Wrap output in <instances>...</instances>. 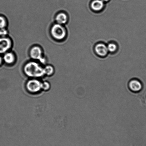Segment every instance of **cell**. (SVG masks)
I'll list each match as a JSON object with an SVG mask.
<instances>
[{
    "instance_id": "cell-1",
    "label": "cell",
    "mask_w": 146,
    "mask_h": 146,
    "mask_svg": "<svg viewBox=\"0 0 146 146\" xmlns=\"http://www.w3.org/2000/svg\"><path fill=\"white\" fill-rule=\"evenodd\" d=\"M24 72L29 77L39 78L45 74L44 68L35 62H28L24 68Z\"/></svg>"
},
{
    "instance_id": "cell-2",
    "label": "cell",
    "mask_w": 146,
    "mask_h": 146,
    "mask_svg": "<svg viewBox=\"0 0 146 146\" xmlns=\"http://www.w3.org/2000/svg\"><path fill=\"white\" fill-rule=\"evenodd\" d=\"M51 34L55 39L61 40L66 37V32L63 25L56 23L52 26L51 29Z\"/></svg>"
},
{
    "instance_id": "cell-3",
    "label": "cell",
    "mask_w": 146,
    "mask_h": 146,
    "mask_svg": "<svg viewBox=\"0 0 146 146\" xmlns=\"http://www.w3.org/2000/svg\"><path fill=\"white\" fill-rule=\"evenodd\" d=\"M26 87L29 92L32 93H37L41 89H43V83L36 79H32L27 82Z\"/></svg>"
},
{
    "instance_id": "cell-4",
    "label": "cell",
    "mask_w": 146,
    "mask_h": 146,
    "mask_svg": "<svg viewBox=\"0 0 146 146\" xmlns=\"http://www.w3.org/2000/svg\"><path fill=\"white\" fill-rule=\"evenodd\" d=\"M12 41L9 38L6 36L0 38V53H7L12 47Z\"/></svg>"
},
{
    "instance_id": "cell-5",
    "label": "cell",
    "mask_w": 146,
    "mask_h": 146,
    "mask_svg": "<svg viewBox=\"0 0 146 146\" xmlns=\"http://www.w3.org/2000/svg\"><path fill=\"white\" fill-rule=\"evenodd\" d=\"M30 55L32 59L40 60L44 57L42 49L39 46H35L31 48Z\"/></svg>"
},
{
    "instance_id": "cell-6",
    "label": "cell",
    "mask_w": 146,
    "mask_h": 146,
    "mask_svg": "<svg viewBox=\"0 0 146 146\" xmlns=\"http://www.w3.org/2000/svg\"><path fill=\"white\" fill-rule=\"evenodd\" d=\"M129 87L131 91L135 93H138L142 89L143 86L139 80L133 79L129 82Z\"/></svg>"
},
{
    "instance_id": "cell-7",
    "label": "cell",
    "mask_w": 146,
    "mask_h": 146,
    "mask_svg": "<svg viewBox=\"0 0 146 146\" xmlns=\"http://www.w3.org/2000/svg\"><path fill=\"white\" fill-rule=\"evenodd\" d=\"M95 49L96 53L100 56H105L108 53L107 47L102 43L98 44L96 45Z\"/></svg>"
},
{
    "instance_id": "cell-8",
    "label": "cell",
    "mask_w": 146,
    "mask_h": 146,
    "mask_svg": "<svg viewBox=\"0 0 146 146\" xmlns=\"http://www.w3.org/2000/svg\"><path fill=\"white\" fill-rule=\"evenodd\" d=\"M56 20L57 24L62 25H64L67 22V15L63 13L58 14L56 17Z\"/></svg>"
},
{
    "instance_id": "cell-9",
    "label": "cell",
    "mask_w": 146,
    "mask_h": 146,
    "mask_svg": "<svg viewBox=\"0 0 146 146\" xmlns=\"http://www.w3.org/2000/svg\"><path fill=\"white\" fill-rule=\"evenodd\" d=\"M104 7V3L102 0H95L92 3L91 7L94 11H101Z\"/></svg>"
},
{
    "instance_id": "cell-10",
    "label": "cell",
    "mask_w": 146,
    "mask_h": 146,
    "mask_svg": "<svg viewBox=\"0 0 146 146\" xmlns=\"http://www.w3.org/2000/svg\"><path fill=\"white\" fill-rule=\"evenodd\" d=\"M3 60L7 64H12L15 60V55L11 52H7L4 55Z\"/></svg>"
},
{
    "instance_id": "cell-11",
    "label": "cell",
    "mask_w": 146,
    "mask_h": 146,
    "mask_svg": "<svg viewBox=\"0 0 146 146\" xmlns=\"http://www.w3.org/2000/svg\"><path fill=\"white\" fill-rule=\"evenodd\" d=\"M44 68L45 74L46 75L50 76L53 74L54 72V69L53 66H47Z\"/></svg>"
},
{
    "instance_id": "cell-12",
    "label": "cell",
    "mask_w": 146,
    "mask_h": 146,
    "mask_svg": "<svg viewBox=\"0 0 146 146\" xmlns=\"http://www.w3.org/2000/svg\"><path fill=\"white\" fill-rule=\"evenodd\" d=\"M6 19L3 17H0V29L5 28L7 26Z\"/></svg>"
},
{
    "instance_id": "cell-13",
    "label": "cell",
    "mask_w": 146,
    "mask_h": 146,
    "mask_svg": "<svg viewBox=\"0 0 146 146\" xmlns=\"http://www.w3.org/2000/svg\"><path fill=\"white\" fill-rule=\"evenodd\" d=\"M107 47L108 50L111 52L115 51L117 49V45L114 43H110Z\"/></svg>"
},
{
    "instance_id": "cell-14",
    "label": "cell",
    "mask_w": 146,
    "mask_h": 146,
    "mask_svg": "<svg viewBox=\"0 0 146 146\" xmlns=\"http://www.w3.org/2000/svg\"><path fill=\"white\" fill-rule=\"evenodd\" d=\"M7 34L8 31L5 28L0 29V36L2 37L6 36Z\"/></svg>"
},
{
    "instance_id": "cell-15",
    "label": "cell",
    "mask_w": 146,
    "mask_h": 146,
    "mask_svg": "<svg viewBox=\"0 0 146 146\" xmlns=\"http://www.w3.org/2000/svg\"><path fill=\"white\" fill-rule=\"evenodd\" d=\"M50 86L49 84L47 82H45L43 83V89L44 90H46L49 89Z\"/></svg>"
},
{
    "instance_id": "cell-16",
    "label": "cell",
    "mask_w": 146,
    "mask_h": 146,
    "mask_svg": "<svg viewBox=\"0 0 146 146\" xmlns=\"http://www.w3.org/2000/svg\"><path fill=\"white\" fill-rule=\"evenodd\" d=\"M2 58H1V56H0V65H1V63H2Z\"/></svg>"
},
{
    "instance_id": "cell-17",
    "label": "cell",
    "mask_w": 146,
    "mask_h": 146,
    "mask_svg": "<svg viewBox=\"0 0 146 146\" xmlns=\"http://www.w3.org/2000/svg\"><path fill=\"white\" fill-rule=\"evenodd\" d=\"M102 1H103V2H107V1H108L109 0H102Z\"/></svg>"
}]
</instances>
